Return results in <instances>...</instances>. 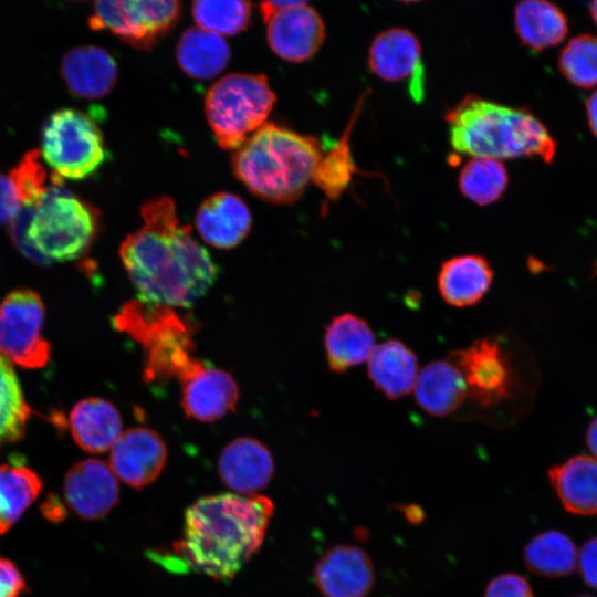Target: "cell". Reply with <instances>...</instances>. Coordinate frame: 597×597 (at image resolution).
Returning a JSON list of instances; mask_svg holds the SVG:
<instances>
[{"label": "cell", "mask_w": 597, "mask_h": 597, "mask_svg": "<svg viewBox=\"0 0 597 597\" xmlns=\"http://www.w3.org/2000/svg\"><path fill=\"white\" fill-rule=\"evenodd\" d=\"M144 224L128 234L119 256L139 301L188 307L213 284L218 268L208 251L181 226L174 200L155 197L143 203Z\"/></svg>", "instance_id": "cell-1"}, {"label": "cell", "mask_w": 597, "mask_h": 597, "mask_svg": "<svg viewBox=\"0 0 597 597\" xmlns=\"http://www.w3.org/2000/svg\"><path fill=\"white\" fill-rule=\"evenodd\" d=\"M273 512L263 495L202 496L186 510L172 549L191 569L214 580L232 579L261 547Z\"/></svg>", "instance_id": "cell-2"}, {"label": "cell", "mask_w": 597, "mask_h": 597, "mask_svg": "<svg viewBox=\"0 0 597 597\" xmlns=\"http://www.w3.org/2000/svg\"><path fill=\"white\" fill-rule=\"evenodd\" d=\"M451 147L471 157L509 159L537 156L549 164L555 139L525 108L469 94L446 113Z\"/></svg>", "instance_id": "cell-3"}, {"label": "cell", "mask_w": 597, "mask_h": 597, "mask_svg": "<svg viewBox=\"0 0 597 597\" xmlns=\"http://www.w3.org/2000/svg\"><path fill=\"white\" fill-rule=\"evenodd\" d=\"M322 155L315 137L265 123L233 151L231 166L252 195L284 205L303 195Z\"/></svg>", "instance_id": "cell-4"}, {"label": "cell", "mask_w": 597, "mask_h": 597, "mask_svg": "<svg viewBox=\"0 0 597 597\" xmlns=\"http://www.w3.org/2000/svg\"><path fill=\"white\" fill-rule=\"evenodd\" d=\"M100 224L101 213L93 205L62 185L51 184L36 206H21L10 222V235L25 258L48 265L83 256Z\"/></svg>", "instance_id": "cell-5"}, {"label": "cell", "mask_w": 597, "mask_h": 597, "mask_svg": "<svg viewBox=\"0 0 597 597\" xmlns=\"http://www.w3.org/2000/svg\"><path fill=\"white\" fill-rule=\"evenodd\" d=\"M114 323L144 345L145 374L149 379L175 376L181 380L202 363L191 356L193 344L186 323L170 307L130 302L115 316Z\"/></svg>", "instance_id": "cell-6"}, {"label": "cell", "mask_w": 597, "mask_h": 597, "mask_svg": "<svg viewBox=\"0 0 597 597\" xmlns=\"http://www.w3.org/2000/svg\"><path fill=\"white\" fill-rule=\"evenodd\" d=\"M275 100L263 74L233 73L216 82L207 92L205 113L219 146L239 148L265 124Z\"/></svg>", "instance_id": "cell-7"}, {"label": "cell", "mask_w": 597, "mask_h": 597, "mask_svg": "<svg viewBox=\"0 0 597 597\" xmlns=\"http://www.w3.org/2000/svg\"><path fill=\"white\" fill-rule=\"evenodd\" d=\"M40 144L53 185L84 180L93 176L106 158L100 126L87 113L76 108L52 112L42 124Z\"/></svg>", "instance_id": "cell-8"}, {"label": "cell", "mask_w": 597, "mask_h": 597, "mask_svg": "<svg viewBox=\"0 0 597 597\" xmlns=\"http://www.w3.org/2000/svg\"><path fill=\"white\" fill-rule=\"evenodd\" d=\"M448 359L460 370L467 385V400L480 410H499L509 402L517 386L512 355L503 336H486Z\"/></svg>", "instance_id": "cell-9"}, {"label": "cell", "mask_w": 597, "mask_h": 597, "mask_svg": "<svg viewBox=\"0 0 597 597\" xmlns=\"http://www.w3.org/2000/svg\"><path fill=\"white\" fill-rule=\"evenodd\" d=\"M181 3L175 0L96 1L88 17L92 30H107L125 43L149 50L177 23Z\"/></svg>", "instance_id": "cell-10"}, {"label": "cell", "mask_w": 597, "mask_h": 597, "mask_svg": "<svg viewBox=\"0 0 597 597\" xmlns=\"http://www.w3.org/2000/svg\"><path fill=\"white\" fill-rule=\"evenodd\" d=\"M43 322L44 305L36 292L9 293L0 304V355L23 368L44 367L51 346L42 334Z\"/></svg>", "instance_id": "cell-11"}, {"label": "cell", "mask_w": 597, "mask_h": 597, "mask_svg": "<svg viewBox=\"0 0 597 597\" xmlns=\"http://www.w3.org/2000/svg\"><path fill=\"white\" fill-rule=\"evenodd\" d=\"M370 72L386 82H408L415 102L425 95V67L418 38L405 28L380 32L368 50Z\"/></svg>", "instance_id": "cell-12"}, {"label": "cell", "mask_w": 597, "mask_h": 597, "mask_svg": "<svg viewBox=\"0 0 597 597\" xmlns=\"http://www.w3.org/2000/svg\"><path fill=\"white\" fill-rule=\"evenodd\" d=\"M167 454L160 434L148 428H132L111 449L109 468L125 484L142 490L159 476Z\"/></svg>", "instance_id": "cell-13"}, {"label": "cell", "mask_w": 597, "mask_h": 597, "mask_svg": "<svg viewBox=\"0 0 597 597\" xmlns=\"http://www.w3.org/2000/svg\"><path fill=\"white\" fill-rule=\"evenodd\" d=\"M266 23L271 50L289 62L300 63L313 57L326 35L321 15L306 1L279 12Z\"/></svg>", "instance_id": "cell-14"}, {"label": "cell", "mask_w": 597, "mask_h": 597, "mask_svg": "<svg viewBox=\"0 0 597 597\" xmlns=\"http://www.w3.org/2000/svg\"><path fill=\"white\" fill-rule=\"evenodd\" d=\"M63 492L69 507L88 521L105 516L119 498L115 474L97 459L76 462L65 474Z\"/></svg>", "instance_id": "cell-15"}, {"label": "cell", "mask_w": 597, "mask_h": 597, "mask_svg": "<svg viewBox=\"0 0 597 597\" xmlns=\"http://www.w3.org/2000/svg\"><path fill=\"white\" fill-rule=\"evenodd\" d=\"M314 578L324 597H366L375 584V568L364 549L341 544L321 557Z\"/></svg>", "instance_id": "cell-16"}, {"label": "cell", "mask_w": 597, "mask_h": 597, "mask_svg": "<svg viewBox=\"0 0 597 597\" xmlns=\"http://www.w3.org/2000/svg\"><path fill=\"white\" fill-rule=\"evenodd\" d=\"M181 407L188 418L212 422L233 411L239 400V388L233 377L202 363L180 380Z\"/></svg>", "instance_id": "cell-17"}, {"label": "cell", "mask_w": 597, "mask_h": 597, "mask_svg": "<svg viewBox=\"0 0 597 597\" xmlns=\"http://www.w3.org/2000/svg\"><path fill=\"white\" fill-rule=\"evenodd\" d=\"M60 73L69 92L84 100L108 95L117 81V64L102 46L76 45L62 56Z\"/></svg>", "instance_id": "cell-18"}, {"label": "cell", "mask_w": 597, "mask_h": 597, "mask_svg": "<svg viewBox=\"0 0 597 597\" xmlns=\"http://www.w3.org/2000/svg\"><path fill=\"white\" fill-rule=\"evenodd\" d=\"M218 470L227 486L239 493L254 494L271 481L274 462L270 450L262 442L242 437L223 448Z\"/></svg>", "instance_id": "cell-19"}, {"label": "cell", "mask_w": 597, "mask_h": 597, "mask_svg": "<svg viewBox=\"0 0 597 597\" xmlns=\"http://www.w3.org/2000/svg\"><path fill=\"white\" fill-rule=\"evenodd\" d=\"M252 224L250 209L231 192H217L198 208L196 228L201 239L217 249H231L240 244Z\"/></svg>", "instance_id": "cell-20"}, {"label": "cell", "mask_w": 597, "mask_h": 597, "mask_svg": "<svg viewBox=\"0 0 597 597\" xmlns=\"http://www.w3.org/2000/svg\"><path fill=\"white\" fill-rule=\"evenodd\" d=\"M494 271L479 254H462L446 260L437 275L442 300L453 307H468L479 303L493 282Z\"/></svg>", "instance_id": "cell-21"}, {"label": "cell", "mask_w": 597, "mask_h": 597, "mask_svg": "<svg viewBox=\"0 0 597 597\" xmlns=\"http://www.w3.org/2000/svg\"><path fill=\"white\" fill-rule=\"evenodd\" d=\"M367 374L386 398H402L415 387L419 374L417 355L401 341L388 339L373 349Z\"/></svg>", "instance_id": "cell-22"}, {"label": "cell", "mask_w": 597, "mask_h": 597, "mask_svg": "<svg viewBox=\"0 0 597 597\" xmlns=\"http://www.w3.org/2000/svg\"><path fill=\"white\" fill-rule=\"evenodd\" d=\"M324 346L329 369L344 373L369 358L376 346L375 334L364 318L346 312L326 326Z\"/></svg>", "instance_id": "cell-23"}, {"label": "cell", "mask_w": 597, "mask_h": 597, "mask_svg": "<svg viewBox=\"0 0 597 597\" xmlns=\"http://www.w3.org/2000/svg\"><path fill=\"white\" fill-rule=\"evenodd\" d=\"M73 439L91 453L113 448L122 434V418L116 407L103 398H86L74 405L69 416Z\"/></svg>", "instance_id": "cell-24"}, {"label": "cell", "mask_w": 597, "mask_h": 597, "mask_svg": "<svg viewBox=\"0 0 597 597\" xmlns=\"http://www.w3.org/2000/svg\"><path fill=\"white\" fill-rule=\"evenodd\" d=\"M413 389L418 406L436 417L454 413L467 400L465 381L449 359L426 365L419 371Z\"/></svg>", "instance_id": "cell-25"}, {"label": "cell", "mask_w": 597, "mask_h": 597, "mask_svg": "<svg viewBox=\"0 0 597 597\" xmlns=\"http://www.w3.org/2000/svg\"><path fill=\"white\" fill-rule=\"evenodd\" d=\"M563 506L579 515L597 514V459L576 455L548 470Z\"/></svg>", "instance_id": "cell-26"}, {"label": "cell", "mask_w": 597, "mask_h": 597, "mask_svg": "<svg viewBox=\"0 0 597 597\" xmlns=\"http://www.w3.org/2000/svg\"><path fill=\"white\" fill-rule=\"evenodd\" d=\"M230 55V48L222 36L200 28L184 31L176 49L178 65L196 80L217 76L227 66Z\"/></svg>", "instance_id": "cell-27"}, {"label": "cell", "mask_w": 597, "mask_h": 597, "mask_svg": "<svg viewBox=\"0 0 597 597\" xmlns=\"http://www.w3.org/2000/svg\"><path fill=\"white\" fill-rule=\"evenodd\" d=\"M515 31L522 44L534 51L561 43L567 34V19L554 3L525 0L514 9Z\"/></svg>", "instance_id": "cell-28"}, {"label": "cell", "mask_w": 597, "mask_h": 597, "mask_svg": "<svg viewBox=\"0 0 597 597\" xmlns=\"http://www.w3.org/2000/svg\"><path fill=\"white\" fill-rule=\"evenodd\" d=\"M365 95L356 103L347 126L326 155L318 160L311 181L318 187L329 200H337L348 188L358 168L352 155L349 136L358 114L364 105Z\"/></svg>", "instance_id": "cell-29"}, {"label": "cell", "mask_w": 597, "mask_h": 597, "mask_svg": "<svg viewBox=\"0 0 597 597\" xmlns=\"http://www.w3.org/2000/svg\"><path fill=\"white\" fill-rule=\"evenodd\" d=\"M42 480L30 468L0 465V534L7 533L38 499Z\"/></svg>", "instance_id": "cell-30"}, {"label": "cell", "mask_w": 597, "mask_h": 597, "mask_svg": "<svg viewBox=\"0 0 597 597\" xmlns=\"http://www.w3.org/2000/svg\"><path fill=\"white\" fill-rule=\"evenodd\" d=\"M524 562L533 574L556 578L569 575L577 563V549L569 537L547 531L533 537L524 549Z\"/></svg>", "instance_id": "cell-31"}, {"label": "cell", "mask_w": 597, "mask_h": 597, "mask_svg": "<svg viewBox=\"0 0 597 597\" xmlns=\"http://www.w3.org/2000/svg\"><path fill=\"white\" fill-rule=\"evenodd\" d=\"M31 413L11 363L0 355V449L23 438Z\"/></svg>", "instance_id": "cell-32"}, {"label": "cell", "mask_w": 597, "mask_h": 597, "mask_svg": "<svg viewBox=\"0 0 597 597\" xmlns=\"http://www.w3.org/2000/svg\"><path fill=\"white\" fill-rule=\"evenodd\" d=\"M509 176L501 160L471 157L459 175L461 193L479 206L498 201L506 190Z\"/></svg>", "instance_id": "cell-33"}, {"label": "cell", "mask_w": 597, "mask_h": 597, "mask_svg": "<svg viewBox=\"0 0 597 597\" xmlns=\"http://www.w3.org/2000/svg\"><path fill=\"white\" fill-rule=\"evenodd\" d=\"M251 10V3L242 0L196 1L191 6L197 25L220 36L234 35L244 30Z\"/></svg>", "instance_id": "cell-34"}, {"label": "cell", "mask_w": 597, "mask_h": 597, "mask_svg": "<svg viewBox=\"0 0 597 597\" xmlns=\"http://www.w3.org/2000/svg\"><path fill=\"white\" fill-rule=\"evenodd\" d=\"M558 69L563 76L580 88L597 85V35L580 34L561 51Z\"/></svg>", "instance_id": "cell-35"}, {"label": "cell", "mask_w": 597, "mask_h": 597, "mask_svg": "<svg viewBox=\"0 0 597 597\" xmlns=\"http://www.w3.org/2000/svg\"><path fill=\"white\" fill-rule=\"evenodd\" d=\"M8 177L21 206L25 207L36 206L51 185L39 148L25 151Z\"/></svg>", "instance_id": "cell-36"}, {"label": "cell", "mask_w": 597, "mask_h": 597, "mask_svg": "<svg viewBox=\"0 0 597 597\" xmlns=\"http://www.w3.org/2000/svg\"><path fill=\"white\" fill-rule=\"evenodd\" d=\"M484 597H534L528 582L517 574H502L488 585Z\"/></svg>", "instance_id": "cell-37"}, {"label": "cell", "mask_w": 597, "mask_h": 597, "mask_svg": "<svg viewBox=\"0 0 597 597\" xmlns=\"http://www.w3.org/2000/svg\"><path fill=\"white\" fill-rule=\"evenodd\" d=\"M27 589L18 566L11 559L0 556V597H20Z\"/></svg>", "instance_id": "cell-38"}, {"label": "cell", "mask_w": 597, "mask_h": 597, "mask_svg": "<svg viewBox=\"0 0 597 597\" xmlns=\"http://www.w3.org/2000/svg\"><path fill=\"white\" fill-rule=\"evenodd\" d=\"M20 208L21 203L9 177L0 172V226L10 223Z\"/></svg>", "instance_id": "cell-39"}, {"label": "cell", "mask_w": 597, "mask_h": 597, "mask_svg": "<svg viewBox=\"0 0 597 597\" xmlns=\"http://www.w3.org/2000/svg\"><path fill=\"white\" fill-rule=\"evenodd\" d=\"M577 558L583 579L587 585L597 588V537L584 544Z\"/></svg>", "instance_id": "cell-40"}, {"label": "cell", "mask_w": 597, "mask_h": 597, "mask_svg": "<svg viewBox=\"0 0 597 597\" xmlns=\"http://www.w3.org/2000/svg\"><path fill=\"white\" fill-rule=\"evenodd\" d=\"M42 515L50 522L60 523L64 521L67 515L65 505L62 503L61 499L52 493H49L45 500L40 506Z\"/></svg>", "instance_id": "cell-41"}, {"label": "cell", "mask_w": 597, "mask_h": 597, "mask_svg": "<svg viewBox=\"0 0 597 597\" xmlns=\"http://www.w3.org/2000/svg\"><path fill=\"white\" fill-rule=\"evenodd\" d=\"M298 1H263L259 9L264 22H268L273 15L279 12L295 6Z\"/></svg>", "instance_id": "cell-42"}, {"label": "cell", "mask_w": 597, "mask_h": 597, "mask_svg": "<svg viewBox=\"0 0 597 597\" xmlns=\"http://www.w3.org/2000/svg\"><path fill=\"white\" fill-rule=\"evenodd\" d=\"M586 113L589 127L597 137V91H595L586 101Z\"/></svg>", "instance_id": "cell-43"}, {"label": "cell", "mask_w": 597, "mask_h": 597, "mask_svg": "<svg viewBox=\"0 0 597 597\" xmlns=\"http://www.w3.org/2000/svg\"><path fill=\"white\" fill-rule=\"evenodd\" d=\"M586 442L591 453L597 457V417L590 422L587 429Z\"/></svg>", "instance_id": "cell-44"}, {"label": "cell", "mask_w": 597, "mask_h": 597, "mask_svg": "<svg viewBox=\"0 0 597 597\" xmlns=\"http://www.w3.org/2000/svg\"><path fill=\"white\" fill-rule=\"evenodd\" d=\"M590 14H591V18L594 20V22L597 24V1H594L591 4H590Z\"/></svg>", "instance_id": "cell-45"}, {"label": "cell", "mask_w": 597, "mask_h": 597, "mask_svg": "<svg viewBox=\"0 0 597 597\" xmlns=\"http://www.w3.org/2000/svg\"><path fill=\"white\" fill-rule=\"evenodd\" d=\"M582 597H590V596H582Z\"/></svg>", "instance_id": "cell-46"}]
</instances>
